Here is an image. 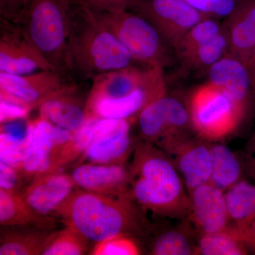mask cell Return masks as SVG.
Returning a JSON list of instances; mask_svg holds the SVG:
<instances>
[{
    "mask_svg": "<svg viewBox=\"0 0 255 255\" xmlns=\"http://www.w3.org/2000/svg\"><path fill=\"white\" fill-rule=\"evenodd\" d=\"M133 201L78 188L57 209L54 216L96 243L115 236H142L149 230V223Z\"/></svg>",
    "mask_w": 255,
    "mask_h": 255,
    "instance_id": "obj_1",
    "label": "cell"
},
{
    "mask_svg": "<svg viewBox=\"0 0 255 255\" xmlns=\"http://www.w3.org/2000/svg\"><path fill=\"white\" fill-rule=\"evenodd\" d=\"M130 192L142 209L159 216L182 218L190 212V196L172 159L145 140L137 142L129 168Z\"/></svg>",
    "mask_w": 255,
    "mask_h": 255,
    "instance_id": "obj_2",
    "label": "cell"
},
{
    "mask_svg": "<svg viewBox=\"0 0 255 255\" xmlns=\"http://www.w3.org/2000/svg\"><path fill=\"white\" fill-rule=\"evenodd\" d=\"M136 64L141 63L133 59L91 10L72 4L68 65L69 73L75 80H92L102 74Z\"/></svg>",
    "mask_w": 255,
    "mask_h": 255,
    "instance_id": "obj_3",
    "label": "cell"
},
{
    "mask_svg": "<svg viewBox=\"0 0 255 255\" xmlns=\"http://www.w3.org/2000/svg\"><path fill=\"white\" fill-rule=\"evenodd\" d=\"M71 9L69 0H27L16 21L52 68L67 75Z\"/></svg>",
    "mask_w": 255,
    "mask_h": 255,
    "instance_id": "obj_4",
    "label": "cell"
},
{
    "mask_svg": "<svg viewBox=\"0 0 255 255\" xmlns=\"http://www.w3.org/2000/svg\"><path fill=\"white\" fill-rule=\"evenodd\" d=\"M92 12L137 63L162 68L169 63V43L155 26L141 15L128 9L117 12Z\"/></svg>",
    "mask_w": 255,
    "mask_h": 255,
    "instance_id": "obj_5",
    "label": "cell"
},
{
    "mask_svg": "<svg viewBox=\"0 0 255 255\" xmlns=\"http://www.w3.org/2000/svg\"><path fill=\"white\" fill-rule=\"evenodd\" d=\"M244 107L221 89L208 82L194 92L190 100V119L199 135L219 140L230 135L241 122Z\"/></svg>",
    "mask_w": 255,
    "mask_h": 255,
    "instance_id": "obj_6",
    "label": "cell"
},
{
    "mask_svg": "<svg viewBox=\"0 0 255 255\" xmlns=\"http://www.w3.org/2000/svg\"><path fill=\"white\" fill-rule=\"evenodd\" d=\"M77 84L71 75L54 70L21 75L0 73V100L16 104L31 112Z\"/></svg>",
    "mask_w": 255,
    "mask_h": 255,
    "instance_id": "obj_7",
    "label": "cell"
},
{
    "mask_svg": "<svg viewBox=\"0 0 255 255\" xmlns=\"http://www.w3.org/2000/svg\"><path fill=\"white\" fill-rule=\"evenodd\" d=\"M190 114L179 101L172 97H159L149 104L137 118L142 140L167 151L184 140L183 131Z\"/></svg>",
    "mask_w": 255,
    "mask_h": 255,
    "instance_id": "obj_8",
    "label": "cell"
},
{
    "mask_svg": "<svg viewBox=\"0 0 255 255\" xmlns=\"http://www.w3.org/2000/svg\"><path fill=\"white\" fill-rule=\"evenodd\" d=\"M128 9L148 20L169 46L175 48L187 32L204 19L201 11L185 0H133Z\"/></svg>",
    "mask_w": 255,
    "mask_h": 255,
    "instance_id": "obj_9",
    "label": "cell"
},
{
    "mask_svg": "<svg viewBox=\"0 0 255 255\" xmlns=\"http://www.w3.org/2000/svg\"><path fill=\"white\" fill-rule=\"evenodd\" d=\"M74 134L38 117L20 169L24 177L33 179L41 174L62 172L60 154Z\"/></svg>",
    "mask_w": 255,
    "mask_h": 255,
    "instance_id": "obj_10",
    "label": "cell"
},
{
    "mask_svg": "<svg viewBox=\"0 0 255 255\" xmlns=\"http://www.w3.org/2000/svg\"><path fill=\"white\" fill-rule=\"evenodd\" d=\"M46 70L54 69L23 28L0 17V73L21 75Z\"/></svg>",
    "mask_w": 255,
    "mask_h": 255,
    "instance_id": "obj_11",
    "label": "cell"
},
{
    "mask_svg": "<svg viewBox=\"0 0 255 255\" xmlns=\"http://www.w3.org/2000/svg\"><path fill=\"white\" fill-rule=\"evenodd\" d=\"M162 75V67L136 64L98 75L87 94V113L101 101L123 98Z\"/></svg>",
    "mask_w": 255,
    "mask_h": 255,
    "instance_id": "obj_12",
    "label": "cell"
},
{
    "mask_svg": "<svg viewBox=\"0 0 255 255\" xmlns=\"http://www.w3.org/2000/svg\"><path fill=\"white\" fill-rule=\"evenodd\" d=\"M77 187L102 195L132 199L130 172L124 164L82 163L71 174Z\"/></svg>",
    "mask_w": 255,
    "mask_h": 255,
    "instance_id": "obj_13",
    "label": "cell"
},
{
    "mask_svg": "<svg viewBox=\"0 0 255 255\" xmlns=\"http://www.w3.org/2000/svg\"><path fill=\"white\" fill-rule=\"evenodd\" d=\"M76 189L70 174L55 172L33 178L20 194L38 214L54 217L57 209Z\"/></svg>",
    "mask_w": 255,
    "mask_h": 255,
    "instance_id": "obj_14",
    "label": "cell"
},
{
    "mask_svg": "<svg viewBox=\"0 0 255 255\" xmlns=\"http://www.w3.org/2000/svg\"><path fill=\"white\" fill-rule=\"evenodd\" d=\"M190 212L196 226L204 234L222 232L230 220L225 192L211 183L190 192Z\"/></svg>",
    "mask_w": 255,
    "mask_h": 255,
    "instance_id": "obj_15",
    "label": "cell"
},
{
    "mask_svg": "<svg viewBox=\"0 0 255 255\" xmlns=\"http://www.w3.org/2000/svg\"><path fill=\"white\" fill-rule=\"evenodd\" d=\"M165 95L163 75L130 95L117 100H103L94 106L87 114L89 119H115L131 121L149 104Z\"/></svg>",
    "mask_w": 255,
    "mask_h": 255,
    "instance_id": "obj_16",
    "label": "cell"
},
{
    "mask_svg": "<svg viewBox=\"0 0 255 255\" xmlns=\"http://www.w3.org/2000/svg\"><path fill=\"white\" fill-rule=\"evenodd\" d=\"M77 84L68 91L46 101L39 110V117L56 127L76 132L88 121L87 100L82 97Z\"/></svg>",
    "mask_w": 255,
    "mask_h": 255,
    "instance_id": "obj_17",
    "label": "cell"
},
{
    "mask_svg": "<svg viewBox=\"0 0 255 255\" xmlns=\"http://www.w3.org/2000/svg\"><path fill=\"white\" fill-rule=\"evenodd\" d=\"M166 152L177 155V167L189 193L209 183L212 173V159L209 147L204 144L185 140L179 142Z\"/></svg>",
    "mask_w": 255,
    "mask_h": 255,
    "instance_id": "obj_18",
    "label": "cell"
},
{
    "mask_svg": "<svg viewBox=\"0 0 255 255\" xmlns=\"http://www.w3.org/2000/svg\"><path fill=\"white\" fill-rule=\"evenodd\" d=\"M210 83L244 107L254 80L248 65L236 57H223L209 68Z\"/></svg>",
    "mask_w": 255,
    "mask_h": 255,
    "instance_id": "obj_19",
    "label": "cell"
},
{
    "mask_svg": "<svg viewBox=\"0 0 255 255\" xmlns=\"http://www.w3.org/2000/svg\"><path fill=\"white\" fill-rule=\"evenodd\" d=\"M0 224L4 227L29 226L48 231L56 225L53 217L36 212L21 194L3 189H0Z\"/></svg>",
    "mask_w": 255,
    "mask_h": 255,
    "instance_id": "obj_20",
    "label": "cell"
},
{
    "mask_svg": "<svg viewBox=\"0 0 255 255\" xmlns=\"http://www.w3.org/2000/svg\"><path fill=\"white\" fill-rule=\"evenodd\" d=\"M34 125L35 120L28 121L27 119L1 124L0 157L1 162L21 169Z\"/></svg>",
    "mask_w": 255,
    "mask_h": 255,
    "instance_id": "obj_21",
    "label": "cell"
},
{
    "mask_svg": "<svg viewBox=\"0 0 255 255\" xmlns=\"http://www.w3.org/2000/svg\"><path fill=\"white\" fill-rule=\"evenodd\" d=\"M228 39L232 55L248 65L255 49V2L247 4L233 18Z\"/></svg>",
    "mask_w": 255,
    "mask_h": 255,
    "instance_id": "obj_22",
    "label": "cell"
},
{
    "mask_svg": "<svg viewBox=\"0 0 255 255\" xmlns=\"http://www.w3.org/2000/svg\"><path fill=\"white\" fill-rule=\"evenodd\" d=\"M136 144L130 131L123 132L105 141L89 147L80 157V164H125Z\"/></svg>",
    "mask_w": 255,
    "mask_h": 255,
    "instance_id": "obj_23",
    "label": "cell"
},
{
    "mask_svg": "<svg viewBox=\"0 0 255 255\" xmlns=\"http://www.w3.org/2000/svg\"><path fill=\"white\" fill-rule=\"evenodd\" d=\"M53 233L37 228L31 231H1L0 255H43Z\"/></svg>",
    "mask_w": 255,
    "mask_h": 255,
    "instance_id": "obj_24",
    "label": "cell"
},
{
    "mask_svg": "<svg viewBox=\"0 0 255 255\" xmlns=\"http://www.w3.org/2000/svg\"><path fill=\"white\" fill-rule=\"evenodd\" d=\"M212 159V173L209 183L221 190H227L238 182L241 167L233 151L224 145L210 147Z\"/></svg>",
    "mask_w": 255,
    "mask_h": 255,
    "instance_id": "obj_25",
    "label": "cell"
},
{
    "mask_svg": "<svg viewBox=\"0 0 255 255\" xmlns=\"http://www.w3.org/2000/svg\"><path fill=\"white\" fill-rule=\"evenodd\" d=\"M230 219L243 223L255 216V186L241 181L225 193Z\"/></svg>",
    "mask_w": 255,
    "mask_h": 255,
    "instance_id": "obj_26",
    "label": "cell"
},
{
    "mask_svg": "<svg viewBox=\"0 0 255 255\" xmlns=\"http://www.w3.org/2000/svg\"><path fill=\"white\" fill-rule=\"evenodd\" d=\"M228 46V35L221 31L214 38L197 45L179 55L189 65L196 68L211 67L223 58Z\"/></svg>",
    "mask_w": 255,
    "mask_h": 255,
    "instance_id": "obj_27",
    "label": "cell"
},
{
    "mask_svg": "<svg viewBox=\"0 0 255 255\" xmlns=\"http://www.w3.org/2000/svg\"><path fill=\"white\" fill-rule=\"evenodd\" d=\"M240 234L236 230L227 229L222 232L204 234L196 251L204 255H240L244 254Z\"/></svg>",
    "mask_w": 255,
    "mask_h": 255,
    "instance_id": "obj_28",
    "label": "cell"
},
{
    "mask_svg": "<svg viewBox=\"0 0 255 255\" xmlns=\"http://www.w3.org/2000/svg\"><path fill=\"white\" fill-rule=\"evenodd\" d=\"M88 240L73 228L53 233L43 255H82L88 251Z\"/></svg>",
    "mask_w": 255,
    "mask_h": 255,
    "instance_id": "obj_29",
    "label": "cell"
},
{
    "mask_svg": "<svg viewBox=\"0 0 255 255\" xmlns=\"http://www.w3.org/2000/svg\"><path fill=\"white\" fill-rule=\"evenodd\" d=\"M194 248L185 235L177 231L162 233L152 244L151 254L155 255H188Z\"/></svg>",
    "mask_w": 255,
    "mask_h": 255,
    "instance_id": "obj_30",
    "label": "cell"
},
{
    "mask_svg": "<svg viewBox=\"0 0 255 255\" xmlns=\"http://www.w3.org/2000/svg\"><path fill=\"white\" fill-rule=\"evenodd\" d=\"M221 31V26L216 21L203 19L187 32L176 48L179 55L182 54L197 45L214 38Z\"/></svg>",
    "mask_w": 255,
    "mask_h": 255,
    "instance_id": "obj_31",
    "label": "cell"
},
{
    "mask_svg": "<svg viewBox=\"0 0 255 255\" xmlns=\"http://www.w3.org/2000/svg\"><path fill=\"white\" fill-rule=\"evenodd\" d=\"M92 255H136L140 254L138 247L128 236H115L96 243L90 253Z\"/></svg>",
    "mask_w": 255,
    "mask_h": 255,
    "instance_id": "obj_32",
    "label": "cell"
},
{
    "mask_svg": "<svg viewBox=\"0 0 255 255\" xmlns=\"http://www.w3.org/2000/svg\"><path fill=\"white\" fill-rule=\"evenodd\" d=\"M72 4L83 6L95 12H117L128 9L133 0H69Z\"/></svg>",
    "mask_w": 255,
    "mask_h": 255,
    "instance_id": "obj_33",
    "label": "cell"
},
{
    "mask_svg": "<svg viewBox=\"0 0 255 255\" xmlns=\"http://www.w3.org/2000/svg\"><path fill=\"white\" fill-rule=\"evenodd\" d=\"M24 179L26 178L19 169L0 162V189L12 194H20Z\"/></svg>",
    "mask_w": 255,
    "mask_h": 255,
    "instance_id": "obj_34",
    "label": "cell"
},
{
    "mask_svg": "<svg viewBox=\"0 0 255 255\" xmlns=\"http://www.w3.org/2000/svg\"><path fill=\"white\" fill-rule=\"evenodd\" d=\"M186 1L201 12L225 16L234 10L236 0H186Z\"/></svg>",
    "mask_w": 255,
    "mask_h": 255,
    "instance_id": "obj_35",
    "label": "cell"
},
{
    "mask_svg": "<svg viewBox=\"0 0 255 255\" xmlns=\"http://www.w3.org/2000/svg\"><path fill=\"white\" fill-rule=\"evenodd\" d=\"M0 122L7 123L18 119H27L31 111L23 108L21 106L6 101L0 100Z\"/></svg>",
    "mask_w": 255,
    "mask_h": 255,
    "instance_id": "obj_36",
    "label": "cell"
},
{
    "mask_svg": "<svg viewBox=\"0 0 255 255\" xmlns=\"http://www.w3.org/2000/svg\"><path fill=\"white\" fill-rule=\"evenodd\" d=\"M27 0H0L1 17L16 22Z\"/></svg>",
    "mask_w": 255,
    "mask_h": 255,
    "instance_id": "obj_37",
    "label": "cell"
},
{
    "mask_svg": "<svg viewBox=\"0 0 255 255\" xmlns=\"http://www.w3.org/2000/svg\"><path fill=\"white\" fill-rule=\"evenodd\" d=\"M248 68L251 71L252 77H253L254 82L255 81V49L253 51V55L251 58H250L249 61L248 63Z\"/></svg>",
    "mask_w": 255,
    "mask_h": 255,
    "instance_id": "obj_38",
    "label": "cell"
},
{
    "mask_svg": "<svg viewBox=\"0 0 255 255\" xmlns=\"http://www.w3.org/2000/svg\"><path fill=\"white\" fill-rule=\"evenodd\" d=\"M254 233H255V226H254Z\"/></svg>",
    "mask_w": 255,
    "mask_h": 255,
    "instance_id": "obj_39",
    "label": "cell"
},
{
    "mask_svg": "<svg viewBox=\"0 0 255 255\" xmlns=\"http://www.w3.org/2000/svg\"></svg>",
    "mask_w": 255,
    "mask_h": 255,
    "instance_id": "obj_40",
    "label": "cell"
}]
</instances>
